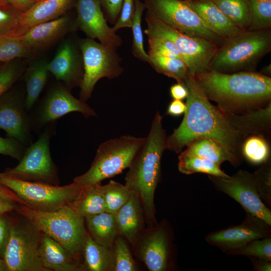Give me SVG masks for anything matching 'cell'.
Returning a JSON list of instances; mask_svg holds the SVG:
<instances>
[{
  "instance_id": "4",
  "label": "cell",
  "mask_w": 271,
  "mask_h": 271,
  "mask_svg": "<svg viewBox=\"0 0 271 271\" xmlns=\"http://www.w3.org/2000/svg\"><path fill=\"white\" fill-rule=\"evenodd\" d=\"M270 50V29L244 30L226 39L218 47L209 70L223 73L254 71L261 58Z\"/></svg>"
},
{
  "instance_id": "6",
  "label": "cell",
  "mask_w": 271,
  "mask_h": 271,
  "mask_svg": "<svg viewBox=\"0 0 271 271\" xmlns=\"http://www.w3.org/2000/svg\"><path fill=\"white\" fill-rule=\"evenodd\" d=\"M145 138L122 136L101 144L89 169L73 182L82 186L100 184L128 168Z\"/></svg>"
},
{
  "instance_id": "44",
  "label": "cell",
  "mask_w": 271,
  "mask_h": 271,
  "mask_svg": "<svg viewBox=\"0 0 271 271\" xmlns=\"http://www.w3.org/2000/svg\"><path fill=\"white\" fill-rule=\"evenodd\" d=\"M21 13L0 5V35L15 33L18 29Z\"/></svg>"
},
{
  "instance_id": "40",
  "label": "cell",
  "mask_w": 271,
  "mask_h": 271,
  "mask_svg": "<svg viewBox=\"0 0 271 271\" xmlns=\"http://www.w3.org/2000/svg\"><path fill=\"white\" fill-rule=\"evenodd\" d=\"M232 255L256 257L271 261V237L253 240L235 250Z\"/></svg>"
},
{
  "instance_id": "34",
  "label": "cell",
  "mask_w": 271,
  "mask_h": 271,
  "mask_svg": "<svg viewBox=\"0 0 271 271\" xmlns=\"http://www.w3.org/2000/svg\"><path fill=\"white\" fill-rule=\"evenodd\" d=\"M234 24L247 30L250 23V6L248 0H211Z\"/></svg>"
},
{
  "instance_id": "19",
  "label": "cell",
  "mask_w": 271,
  "mask_h": 271,
  "mask_svg": "<svg viewBox=\"0 0 271 271\" xmlns=\"http://www.w3.org/2000/svg\"><path fill=\"white\" fill-rule=\"evenodd\" d=\"M47 67L55 79L68 90L80 87L84 73L82 55L70 41H65L59 47Z\"/></svg>"
},
{
  "instance_id": "5",
  "label": "cell",
  "mask_w": 271,
  "mask_h": 271,
  "mask_svg": "<svg viewBox=\"0 0 271 271\" xmlns=\"http://www.w3.org/2000/svg\"><path fill=\"white\" fill-rule=\"evenodd\" d=\"M18 209L41 233L58 242L78 260L87 232L84 218L70 204L49 212L35 210L23 204Z\"/></svg>"
},
{
  "instance_id": "9",
  "label": "cell",
  "mask_w": 271,
  "mask_h": 271,
  "mask_svg": "<svg viewBox=\"0 0 271 271\" xmlns=\"http://www.w3.org/2000/svg\"><path fill=\"white\" fill-rule=\"evenodd\" d=\"M83 65V77L80 85V99L86 101L90 98L98 80L102 78L113 79L123 71L116 48L87 38L79 42Z\"/></svg>"
},
{
  "instance_id": "23",
  "label": "cell",
  "mask_w": 271,
  "mask_h": 271,
  "mask_svg": "<svg viewBox=\"0 0 271 271\" xmlns=\"http://www.w3.org/2000/svg\"><path fill=\"white\" fill-rule=\"evenodd\" d=\"M40 253L43 266L47 271L85 270L63 246L44 233H42Z\"/></svg>"
},
{
  "instance_id": "10",
  "label": "cell",
  "mask_w": 271,
  "mask_h": 271,
  "mask_svg": "<svg viewBox=\"0 0 271 271\" xmlns=\"http://www.w3.org/2000/svg\"><path fill=\"white\" fill-rule=\"evenodd\" d=\"M23 218L21 222L11 224L3 254L8 270L47 271L40 257L42 234L27 218L23 216Z\"/></svg>"
},
{
  "instance_id": "2",
  "label": "cell",
  "mask_w": 271,
  "mask_h": 271,
  "mask_svg": "<svg viewBox=\"0 0 271 271\" xmlns=\"http://www.w3.org/2000/svg\"><path fill=\"white\" fill-rule=\"evenodd\" d=\"M194 77L207 98L225 112L247 111L270 101L271 78L259 72L223 73L209 70Z\"/></svg>"
},
{
  "instance_id": "46",
  "label": "cell",
  "mask_w": 271,
  "mask_h": 271,
  "mask_svg": "<svg viewBox=\"0 0 271 271\" xmlns=\"http://www.w3.org/2000/svg\"><path fill=\"white\" fill-rule=\"evenodd\" d=\"M135 9V0H123L118 19L112 28L114 32L118 30L131 28Z\"/></svg>"
},
{
  "instance_id": "52",
  "label": "cell",
  "mask_w": 271,
  "mask_h": 271,
  "mask_svg": "<svg viewBox=\"0 0 271 271\" xmlns=\"http://www.w3.org/2000/svg\"><path fill=\"white\" fill-rule=\"evenodd\" d=\"M247 257L252 262L253 270H271V261L256 257L250 256Z\"/></svg>"
},
{
  "instance_id": "54",
  "label": "cell",
  "mask_w": 271,
  "mask_h": 271,
  "mask_svg": "<svg viewBox=\"0 0 271 271\" xmlns=\"http://www.w3.org/2000/svg\"><path fill=\"white\" fill-rule=\"evenodd\" d=\"M11 191L0 183V195L11 197L15 201H18V198L14 193H10Z\"/></svg>"
},
{
  "instance_id": "49",
  "label": "cell",
  "mask_w": 271,
  "mask_h": 271,
  "mask_svg": "<svg viewBox=\"0 0 271 271\" xmlns=\"http://www.w3.org/2000/svg\"><path fill=\"white\" fill-rule=\"evenodd\" d=\"M35 2V0H0V5L12 8L21 14L27 11Z\"/></svg>"
},
{
  "instance_id": "15",
  "label": "cell",
  "mask_w": 271,
  "mask_h": 271,
  "mask_svg": "<svg viewBox=\"0 0 271 271\" xmlns=\"http://www.w3.org/2000/svg\"><path fill=\"white\" fill-rule=\"evenodd\" d=\"M73 112L81 113L88 118L97 114L86 101L76 98L60 83L51 88L30 115L33 131L54 123Z\"/></svg>"
},
{
  "instance_id": "39",
  "label": "cell",
  "mask_w": 271,
  "mask_h": 271,
  "mask_svg": "<svg viewBox=\"0 0 271 271\" xmlns=\"http://www.w3.org/2000/svg\"><path fill=\"white\" fill-rule=\"evenodd\" d=\"M250 6V23L247 30L271 28V0H248Z\"/></svg>"
},
{
  "instance_id": "1",
  "label": "cell",
  "mask_w": 271,
  "mask_h": 271,
  "mask_svg": "<svg viewBox=\"0 0 271 271\" xmlns=\"http://www.w3.org/2000/svg\"><path fill=\"white\" fill-rule=\"evenodd\" d=\"M183 84L188 94L186 110L180 125L167 137L165 149L179 153L194 139H214L241 159L243 137L230 123L224 112L213 105L195 77L189 74Z\"/></svg>"
},
{
  "instance_id": "37",
  "label": "cell",
  "mask_w": 271,
  "mask_h": 271,
  "mask_svg": "<svg viewBox=\"0 0 271 271\" xmlns=\"http://www.w3.org/2000/svg\"><path fill=\"white\" fill-rule=\"evenodd\" d=\"M101 188L106 211L115 214L129 199L131 192L124 185L111 180Z\"/></svg>"
},
{
  "instance_id": "56",
  "label": "cell",
  "mask_w": 271,
  "mask_h": 271,
  "mask_svg": "<svg viewBox=\"0 0 271 271\" xmlns=\"http://www.w3.org/2000/svg\"><path fill=\"white\" fill-rule=\"evenodd\" d=\"M0 271H8V268L4 260L1 258H0Z\"/></svg>"
},
{
  "instance_id": "57",
  "label": "cell",
  "mask_w": 271,
  "mask_h": 271,
  "mask_svg": "<svg viewBox=\"0 0 271 271\" xmlns=\"http://www.w3.org/2000/svg\"><path fill=\"white\" fill-rule=\"evenodd\" d=\"M36 1V2H38V1H41V0H35Z\"/></svg>"
},
{
  "instance_id": "47",
  "label": "cell",
  "mask_w": 271,
  "mask_h": 271,
  "mask_svg": "<svg viewBox=\"0 0 271 271\" xmlns=\"http://www.w3.org/2000/svg\"><path fill=\"white\" fill-rule=\"evenodd\" d=\"M123 0H100L107 22L114 24L119 16Z\"/></svg>"
},
{
  "instance_id": "18",
  "label": "cell",
  "mask_w": 271,
  "mask_h": 271,
  "mask_svg": "<svg viewBox=\"0 0 271 271\" xmlns=\"http://www.w3.org/2000/svg\"><path fill=\"white\" fill-rule=\"evenodd\" d=\"M10 90L0 98V129L28 147L32 143L30 115L25 98Z\"/></svg>"
},
{
  "instance_id": "58",
  "label": "cell",
  "mask_w": 271,
  "mask_h": 271,
  "mask_svg": "<svg viewBox=\"0 0 271 271\" xmlns=\"http://www.w3.org/2000/svg\"><path fill=\"white\" fill-rule=\"evenodd\" d=\"M261 1H267V0H261Z\"/></svg>"
},
{
  "instance_id": "27",
  "label": "cell",
  "mask_w": 271,
  "mask_h": 271,
  "mask_svg": "<svg viewBox=\"0 0 271 271\" xmlns=\"http://www.w3.org/2000/svg\"><path fill=\"white\" fill-rule=\"evenodd\" d=\"M88 234L98 244L110 247L118 235L115 214L104 211L85 217Z\"/></svg>"
},
{
  "instance_id": "31",
  "label": "cell",
  "mask_w": 271,
  "mask_h": 271,
  "mask_svg": "<svg viewBox=\"0 0 271 271\" xmlns=\"http://www.w3.org/2000/svg\"><path fill=\"white\" fill-rule=\"evenodd\" d=\"M240 154L249 163L261 165L270 160L269 144L263 134H250L243 139L240 147Z\"/></svg>"
},
{
  "instance_id": "20",
  "label": "cell",
  "mask_w": 271,
  "mask_h": 271,
  "mask_svg": "<svg viewBox=\"0 0 271 271\" xmlns=\"http://www.w3.org/2000/svg\"><path fill=\"white\" fill-rule=\"evenodd\" d=\"M205 26L218 36L227 39L244 31L228 19L211 0H184Z\"/></svg>"
},
{
  "instance_id": "3",
  "label": "cell",
  "mask_w": 271,
  "mask_h": 271,
  "mask_svg": "<svg viewBox=\"0 0 271 271\" xmlns=\"http://www.w3.org/2000/svg\"><path fill=\"white\" fill-rule=\"evenodd\" d=\"M166 138L162 116L157 111L149 132L131 161L125 177L124 185L139 198L148 227L158 223L154 197L161 177V159Z\"/></svg>"
},
{
  "instance_id": "25",
  "label": "cell",
  "mask_w": 271,
  "mask_h": 271,
  "mask_svg": "<svg viewBox=\"0 0 271 271\" xmlns=\"http://www.w3.org/2000/svg\"><path fill=\"white\" fill-rule=\"evenodd\" d=\"M263 107H258L247 110L239 115L224 112L230 123L244 139L252 134H262L268 131L270 128L271 102Z\"/></svg>"
},
{
  "instance_id": "51",
  "label": "cell",
  "mask_w": 271,
  "mask_h": 271,
  "mask_svg": "<svg viewBox=\"0 0 271 271\" xmlns=\"http://www.w3.org/2000/svg\"><path fill=\"white\" fill-rule=\"evenodd\" d=\"M170 94L173 99L183 100L186 99L188 92L184 84L177 82L170 87Z\"/></svg>"
},
{
  "instance_id": "26",
  "label": "cell",
  "mask_w": 271,
  "mask_h": 271,
  "mask_svg": "<svg viewBox=\"0 0 271 271\" xmlns=\"http://www.w3.org/2000/svg\"><path fill=\"white\" fill-rule=\"evenodd\" d=\"M183 151L185 153L207 159L220 167L226 161L237 167L241 159L236 157L216 140L206 137L199 138L189 142Z\"/></svg>"
},
{
  "instance_id": "17",
  "label": "cell",
  "mask_w": 271,
  "mask_h": 271,
  "mask_svg": "<svg viewBox=\"0 0 271 271\" xmlns=\"http://www.w3.org/2000/svg\"><path fill=\"white\" fill-rule=\"evenodd\" d=\"M75 6L77 25L87 38L116 49L121 46V37L107 25L100 0H76Z\"/></svg>"
},
{
  "instance_id": "14",
  "label": "cell",
  "mask_w": 271,
  "mask_h": 271,
  "mask_svg": "<svg viewBox=\"0 0 271 271\" xmlns=\"http://www.w3.org/2000/svg\"><path fill=\"white\" fill-rule=\"evenodd\" d=\"M214 187L238 202L246 213L271 225V211L259 196L253 173L239 170L232 176L208 175Z\"/></svg>"
},
{
  "instance_id": "30",
  "label": "cell",
  "mask_w": 271,
  "mask_h": 271,
  "mask_svg": "<svg viewBox=\"0 0 271 271\" xmlns=\"http://www.w3.org/2000/svg\"><path fill=\"white\" fill-rule=\"evenodd\" d=\"M70 205L84 218L106 211L101 184L83 186L79 196Z\"/></svg>"
},
{
  "instance_id": "53",
  "label": "cell",
  "mask_w": 271,
  "mask_h": 271,
  "mask_svg": "<svg viewBox=\"0 0 271 271\" xmlns=\"http://www.w3.org/2000/svg\"><path fill=\"white\" fill-rule=\"evenodd\" d=\"M15 201L11 197L0 195V215L14 210L16 208Z\"/></svg>"
},
{
  "instance_id": "55",
  "label": "cell",
  "mask_w": 271,
  "mask_h": 271,
  "mask_svg": "<svg viewBox=\"0 0 271 271\" xmlns=\"http://www.w3.org/2000/svg\"><path fill=\"white\" fill-rule=\"evenodd\" d=\"M261 74L269 76L271 74V66L270 64L269 65L266 66L263 68L261 72Z\"/></svg>"
},
{
  "instance_id": "41",
  "label": "cell",
  "mask_w": 271,
  "mask_h": 271,
  "mask_svg": "<svg viewBox=\"0 0 271 271\" xmlns=\"http://www.w3.org/2000/svg\"><path fill=\"white\" fill-rule=\"evenodd\" d=\"M258 193L267 206H271V163L270 160L261 165L253 173ZM268 207V206H267Z\"/></svg>"
},
{
  "instance_id": "48",
  "label": "cell",
  "mask_w": 271,
  "mask_h": 271,
  "mask_svg": "<svg viewBox=\"0 0 271 271\" xmlns=\"http://www.w3.org/2000/svg\"><path fill=\"white\" fill-rule=\"evenodd\" d=\"M0 215V254L3 255L8 241L11 223L8 219Z\"/></svg>"
},
{
  "instance_id": "36",
  "label": "cell",
  "mask_w": 271,
  "mask_h": 271,
  "mask_svg": "<svg viewBox=\"0 0 271 271\" xmlns=\"http://www.w3.org/2000/svg\"><path fill=\"white\" fill-rule=\"evenodd\" d=\"M33 54L19 36L13 33L0 35V62H10L16 58H28Z\"/></svg>"
},
{
  "instance_id": "21",
  "label": "cell",
  "mask_w": 271,
  "mask_h": 271,
  "mask_svg": "<svg viewBox=\"0 0 271 271\" xmlns=\"http://www.w3.org/2000/svg\"><path fill=\"white\" fill-rule=\"evenodd\" d=\"M70 19L64 15L58 19L37 24L20 36L24 44L33 53L45 48L57 41L69 30Z\"/></svg>"
},
{
  "instance_id": "50",
  "label": "cell",
  "mask_w": 271,
  "mask_h": 271,
  "mask_svg": "<svg viewBox=\"0 0 271 271\" xmlns=\"http://www.w3.org/2000/svg\"><path fill=\"white\" fill-rule=\"evenodd\" d=\"M186 104L182 100L173 99L167 107L166 113L173 116H179L185 112Z\"/></svg>"
},
{
  "instance_id": "12",
  "label": "cell",
  "mask_w": 271,
  "mask_h": 271,
  "mask_svg": "<svg viewBox=\"0 0 271 271\" xmlns=\"http://www.w3.org/2000/svg\"><path fill=\"white\" fill-rule=\"evenodd\" d=\"M147 13L190 36L201 37L220 46L225 40L209 30L184 0H144Z\"/></svg>"
},
{
  "instance_id": "43",
  "label": "cell",
  "mask_w": 271,
  "mask_h": 271,
  "mask_svg": "<svg viewBox=\"0 0 271 271\" xmlns=\"http://www.w3.org/2000/svg\"><path fill=\"white\" fill-rule=\"evenodd\" d=\"M22 73V70L14 64L8 63L0 68V98L9 91Z\"/></svg>"
},
{
  "instance_id": "24",
  "label": "cell",
  "mask_w": 271,
  "mask_h": 271,
  "mask_svg": "<svg viewBox=\"0 0 271 271\" xmlns=\"http://www.w3.org/2000/svg\"><path fill=\"white\" fill-rule=\"evenodd\" d=\"M118 234L131 245L145 229V216L141 203L131 193L128 200L115 213Z\"/></svg>"
},
{
  "instance_id": "33",
  "label": "cell",
  "mask_w": 271,
  "mask_h": 271,
  "mask_svg": "<svg viewBox=\"0 0 271 271\" xmlns=\"http://www.w3.org/2000/svg\"><path fill=\"white\" fill-rule=\"evenodd\" d=\"M150 64L159 73L183 83L190 74L184 61L181 58L148 54Z\"/></svg>"
},
{
  "instance_id": "13",
  "label": "cell",
  "mask_w": 271,
  "mask_h": 271,
  "mask_svg": "<svg viewBox=\"0 0 271 271\" xmlns=\"http://www.w3.org/2000/svg\"><path fill=\"white\" fill-rule=\"evenodd\" d=\"M172 229L166 220L144 229L132 244L137 258L150 271H167L174 267Z\"/></svg>"
},
{
  "instance_id": "29",
  "label": "cell",
  "mask_w": 271,
  "mask_h": 271,
  "mask_svg": "<svg viewBox=\"0 0 271 271\" xmlns=\"http://www.w3.org/2000/svg\"><path fill=\"white\" fill-rule=\"evenodd\" d=\"M110 247L98 244L87 233L82 251L84 258L83 267L85 270L110 271L111 265Z\"/></svg>"
},
{
  "instance_id": "42",
  "label": "cell",
  "mask_w": 271,
  "mask_h": 271,
  "mask_svg": "<svg viewBox=\"0 0 271 271\" xmlns=\"http://www.w3.org/2000/svg\"><path fill=\"white\" fill-rule=\"evenodd\" d=\"M147 36L149 43L148 54L181 59L175 46L171 41L159 37Z\"/></svg>"
},
{
  "instance_id": "35",
  "label": "cell",
  "mask_w": 271,
  "mask_h": 271,
  "mask_svg": "<svg viewBox=\"0 0 271 271\" xmlns=\"http://www.w3.org/2000/svg\"><path fill=\"white\" fill-rule=\"evenodd\" d=\"M110 271H136L138 266L131 254L127 241L118 234L111 247Z\"/></svg>"
},
{
  "instance_id": "45",
  "label": "cell",
  "mask_w": 271,
  "mask_h": 271,
  "mask_svg": "<svg viewBox=\"0 0 271 271\" xmlns=\"http://www.w3.org/2000/svg\"><path fill=\"white\" fill-rule=\"evenodd\" d=\"M27 147L18 141L7 137L0 136V154L10 156L20 161L27 149Z\"/></svg>"
},
{
  "instance_id": "28",
  "label": "cell",
  "mask_w": 271,
  "mask_h": 271,
  "mask_svg": "<svg viewBox=\"0 0 271 271\" xmlns=\"http://www.w3.org/2000/svg\"><path fill=\"white\" fill-rule=\"evenodd\" d=\"M48 62L42 61L34 64L26 71L25 103L27 110L32 109L47 83L49 73Z\"/></svg>"
},
{
  "instance_id": "38",
  "label": "cell",
  "mask_w": 271,
  "mask_h": 271,
  "mask_svg": "<svg viewBox=\"0 0 271 271\" xmlns=\"http://www.w3.org/2000/svg\"><path fill=\"white\" fill-rule=\"evenodd\" d=\"M146 10L143 2L135 0V9L131 29L132 34V53L138 59L150 63V58L144 45V37L142 29V19Z\"/></svg>"
},
{
  "instance_id": "7",
  "label": "cell",
  "mask_w": 271,
  "mask_h": 271,
  "mask_svg": "<svg viewBox=\"0 0 271 271\" xmlns=\"http://www.w3.org/2000/svg\"><path fill=\"white\" fill-rule=\"evenodd\" d=\"M0 183L12 191L22 204L45 212L55 211L72 204L83 188L73 182L60 186L22 180L3 173H0Z\"/></svg>"
},
{
  "instance_id": "16",
  "label": "cell",
  "mask_w": 271,
  "mask_h": 271,
  "mask_svg": "<svg viewBox=\"0 0 271 271\" xmlns=\"http://www.w3.org/2000/svg\"><path fill=\"white\" fill-rule=\"evenodd\" d=\"M267 237H271V225L246 213L240 224L209 233L205 240L224 253L232 255L235 250L250 241Z\"/></svg>"
},
{
  "instance_id": "22",
  "label": "cell",
  "mask_w": 271,
  "mask_h": 271,
  "mask_svg": "<svg viewBox=\"0 0 271 271\" xmlns=\"http://www.w3.org/2000/svg\"><path fill=\"white\" fill-rule=\"evenodd\" d=\"M76 0H41L21 14L19 27L15 33L21 35L40 23L58 19L70 9Z\"/></svg>"
},
{
  "instance_id": "8",
  "label": "cell",
  "mask_w": 271,
  "mask_h": 271,
  "mask_svg": "<svg viewBox=\"0 0 271 271\" xmlns=\"http://www.w3.org/2000/svg\"><path fill=\"white\" fill-rule=\"evenodd\" d=\"M147 36L167 39L175 46L181 59L193 76L209 70V63L218 46L207 39L184 34L146 13Z\"/></svg>"
},
{
  "instance_id": "32",
  "label": "cell",
  "mask_w": 271,
  "mask_h": 271,
  "mask_svg": "<svg viewBox=\"0 0 271 271\" xmlns=\"http://www.w3.org/2000/svg\"><path fill=\"white\" fill-rule=\"evenodd\" d=\"M178 167L180 172L185 175L204 173L215 176H229L210 160L184 151L180 152L178 157Z\"/></svg>"
},
{
  "instance_id": "11",
  "label": "cell",
  "mask_w": 271,
  "mask_h": 271,
  "mask_svg": "<svg viewBox=\"0 0 271 271\" xmlns=\"http://www.w3.org/2000/svg\"><path fill=\"white\" fill-rule=\"evenodd\" d=\"M54 123L46 126L38 139L26 149L19 163L3 173L22 180L57 185L58 176L50 153Z\"/></svg>"
}]
</instances>
